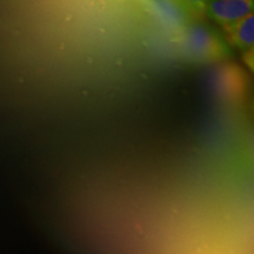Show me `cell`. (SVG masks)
I'll return each instance as SVG.
<instances>
[{
	"instance_id": "cell-1",
	"label": "cell",
	"mask_w": 254,
	"mask_h": 254,
	"mask_svg": "<svg viewBox=\"0 0 254 254\" xmlns=\"http://www.w3.org/2000/svg\"><path fill=\"white\" fill-rule=\"evenodd\" d=\"M184 52L190 59L200 63L220 62L230 57L225 40L207 25L195 23L184 28Z\"/></svg>"
},
{
	"instance_id": "cell-2",
	"label": "cell",
	"mask_w": 254,
	"mask_h": 254,
	"mask_svg": "<svg viewBox=\"0 0 254 254\" xmlns=\"http://www.w3.org/2000/svg\"><path fill=\"white\" fill-rule=\"evenodd\" d=\"M254 0H209L206 15L224 28L253 13Z\"/></svg>"
},
{
	"instance_id": "cell-3",
	"label": "cell",
	"mask_w": 254,
	"mask_h": 254,
	"mask_svg": "<svg viewBox=\"0 0 254 254\" xmlns=\"http://www.w3.org/2000/svg\"><path fill=\"white\" fill-rule=\"evenodd\" d=\"M228 43L238 50L247 52L254 46V14L250 13L237 23L222 28Z\"/></svg>"
},
{
	"instance_id": "cell-4",
	"label": "cell",
	"mask_w": 254,
	"mask_h": 254,
	"mask_svg": "<svg viewBox=\"0 0 254 254\" xmlns=\"http://www.w3.org/2000/svg\"><path fill=\"white\" fill-rule=\"evenodd\" d=\"M244 77L238 68L226 67L222 69L219 79L220 90L228 95H240L244 90Z\"/></svg>"
},
{
	"instance_id": "cell-5",
	"label": "cell",
	"mask_w": 254,
	"mask_h": 254,
	"mask_svg": "<svg viewBox=\"0 0 254 254\" xmlns=\"http://www.w3.org/2000/svg\"><path fill=\"white\" fill-rule=\"evenodd\" d=\"M189 17L200 19L206 15V9L209 0H173Z\"/></svg>"
}]
</instances>
